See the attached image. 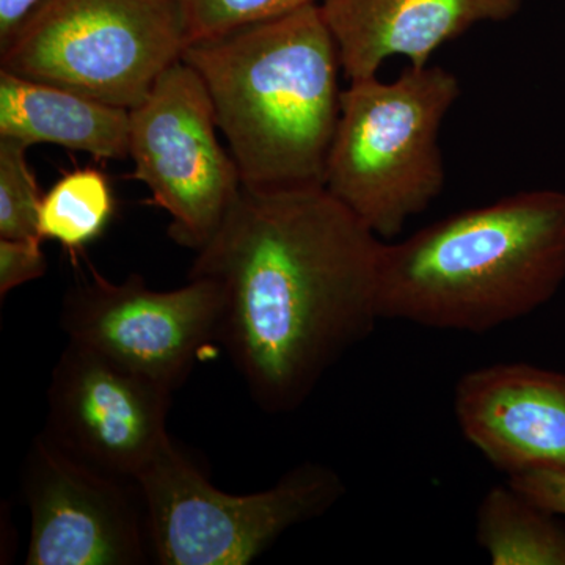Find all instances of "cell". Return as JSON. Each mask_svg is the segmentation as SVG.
I'll use <instances>...</instances> for the list:
<instances>
[{"label":"cell","instance_id":"cell-1","mask_svg":"<svg viewBox=\"0 0 565 565\" xmlns=\"http://www.w3.org/2000/svg\"><path fill=\"white\" fill-rule=\"evenodd\" d=\"M382 247L323 185H243L189 278L221 288L217 343L262 411H299L374 332Z\"/></svg>","mask_w":565,"mask_h":565},{"label":"cell","instance_id":"cell-2","mask_svg":"<svg viewBox=\"0 0 565 565\" xmlns=\"http://www.w3.org/2000/svg\"><path fill=\"white\" fill-rule=\"evenodd\" d=\"M564 280L565 192H516L384 243L379 313L487 333L533 313Z\"/></svg>","mask_w":565,"mask_h":565},{"label":"cell","instance_id":"cell-3","mask_svg":"<svg viewBox=\"0 0 565 565\" xmlns=\"http://www.w3.org/2000/svg\"><path fill=\"white\" fill-rule=\"evenodd\" d=\"M181 61L206 87L244 188L323 185L343 65L319 3L195 41Z\"/></svg>","mask_w":565,"mask_h":565},{"label":"cell","instance_id":"cell-4","mask_svg":"<svg viewBox=\"0 0 565 565\" xmlns=\"http://www.w3.org/2000/svg\"><path fill=\"white\" fill-rule=\"evenodd\" d=\"M460 95L459 77L430 65L408 66L394 81H351L343 90L323 188L382 241L444 191L441 125Z\"/></svg>","mask_w":565,"mask_h":565},{"label":"cell","instance_id":"cell-5","mask_svg":"<svg viewBox=\"0 0 565 565\" xmlns=\"http://www.w3.org/2000/svg\"><path fill=\"white\" fill-rule=\"evenodd\" d=\"M189 44L182 0H46L0 47V70L131 110Z\"/></svg>","mask_w":565,"mask_h":565},{"label":"cell","instance_id":"cell-6","mask_svg":"<svg viewBox=\"0 0 565 565\" xmlns=\"http://www.w3.org/2000/svg\"><path fill=\"white\" fill-rule=\"evenodd\" d=\"M151 555L161 565H247L345 493L329 465L303 462L263 492L232 494L169 441L139 476Z\"/></svg>","mask_w":565,"mask_h":565},{"label":"cell","instance_id":"cell-7","mask_svg":"<svg viewBox=\"0 0 565 565\" xmlns=\"http://www.w3.org/2000/svg\"><path fill=\"white\" fill-rule=\"evenodd\" d=\"M217 132L206 87L182 61L163 71L147 98L129 110L132 178L170 215L174 243L195 252L214 237L243 189Z\"/></svg>","mask_w":565,"mask_h":565},{"label":"cell","instance_id":"cell-8","mask_svg":"<svg viewBox=\"0 0 565 565\" xmlns=\"http://www.w3.org/2000/svg\"><path fill=\"white\" fill-rule=\"evenodd\" d=\"M221 313V288L210 278L154 291L140 275L115 282L93 273L63 299L61 327L70 343L174 392L217 343Z\"/></svg>","mask_w":565,"mask_h":565},{"label":"cell","instance_id":"cell-9","mask_svg":"<svg viewBox=\"0 0 565 565\" xmlns=\"http://www.w3.org/2000/svg\"><path fill=\"white\" fill-rule=\"evenodd\" d=\"M139 487L79 462L43 434L25 457L28 565H140L152 559Z\"/></svg>","mask_w":565,"mask_h":565},{"label":"cell","instance_id":"cell-10","mask_svg":"<svg viewBox=\"0 0 565 565\" xmlns=\"http://www.w3.org/2000/svg\"><path fill=\"white\" fill-rule=\"evenodd\" d=\"M172 390L68 341L52 370L41 434L79 462L136 481L172 440Z\"/></svg>","mask_w":565,"mask_h":565},{"label":"cell","instance_id":"cell-11","mask_svg":"<svg viewBox=\"0 0 565 565\" xmlns=\"http://www.w3.org/2000/svg\"><path fill=\"white\" fill-rule=\"evenodd\" d=\"M455 414L468 444L501 473L565 471V374L526 363L470 371Z\"/></svg>","mask_w":565,"mask_h":565},{"label":"cell","instance_id":"cell-12","mask_svg":"<svg viewBox=\"0 0 565 565\" xmlns=\"http://www.w3.org/2000/svg\"><path fill=\"white\" fill-rule=\"evenodd\" d=\"M525 0H321L348 81L377 76L386 61L414 68L484 22L512 20Z\"/></svg>","mask_w":565,"mask_h":565},{"label":"cell","instance_id":"cell-13","mask_svg":"<svg viewBox=\"0 0 565 565\" xmlns=\"http://www.w3.org/2000/svg\"><path fill=\"white\" fill-rule=\"evenodd\" d=\"M0 137L118 161L129 158V110L0 70Z\"/></svg>","mask_w":565,"mask_h":565},{"label":"cell","instance_id":"cell-14","mask_svg":"<svg viewBox=\"0 0 565 565\" xmlns=\"http://www.w3.org/2000/svg\"><path fill=\"white\" fill-rule=\"evenodd\" d=\"M505 482L482 498L476 541L493 565H565V526Z\"/></svg>","mask_w":565,"mask_h":565},{"label":"cell","instance_id":"cell-15","mask_svg":"<svg viewBox=\"0 0 565 565\" xmlns=\"http://www.w3.org/2000/svg\"><path fill=\"white\" fill-rule=\"evenodd\" d=\"M111 214L114 195L107 178L95 169L74 170L43 195L39 233L43 241L81 250L106 230Z\"/></svg>","mask_w":565,"mask_h":565},{"label":"cell","instance_id":"cell-16","mask_svg":"<svg viewBox=\"0 0 565 565\" xmlns=\"http://www.w3.org/2000/svg\"><path fill=\"white\" fill-rule=\"evenodd\" d=\"M29 145L0 137V237L40 236L43 195L28 161Z\"/></svg>","mask_w":565,"mask_h":565},{"label":"cell","instance_id":"cell-17","mask_svg":"<svg viewBox=\"0 0 565 565\" xmlns=\"http://www.w3.org/2000/svg\"><path fill=\"white\" fill-rule=\"evenodd\" d=\"M321 0H182L191 43L259 24Z\"/></svg>","mask_w":565,"mask_h":565},{"label":"cell","instance_id":"cell-18","mask_svg":"<svg viewBox=\"0 0 565 565\" xmlns=\"http://www.w3.org/2000/svg\"><path fill=\"white\" fill-rule=\"evenodd\" d=\"M47 273V259L41 237L7 239L0 237V296L39 280Z\"/></svg>","mask_w":565,"mask_h":565},{"label":"cell","instance_id":"cell-19","mask_svg":"<svg viewBox=\"0 0 565 565\" xmlns=\"http://www.w3.org/2000/svg\"><path fill=\"white\" fill-rule=\"evenodd\" d=\"M523 497L557 516H565V471L534 470L508 478Z\"/></svg>","mask_w":565,"mask_h":565},{"label":"cell","instance_id":"cell-20","mask_svg":"<svg viewBox=\"0 0 565 565\" xmlns=\"http://www.w3.org/2000/svg\"><path fill=\"white\" fill-rule=\"evenodd\" d=\"M44 2L46 0H0V47L9 43Z\"/></svg>","mask_w":565,"mask_h":565}]
</instances>
